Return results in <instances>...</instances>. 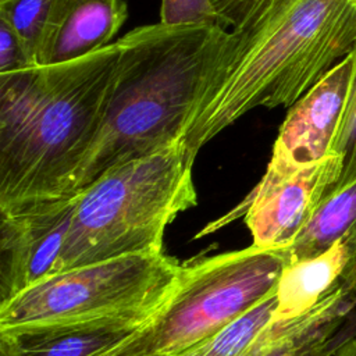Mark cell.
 <instances>
[{
  "instance_id": "6da1fadb",
  "label": "cell",
  "mask_w": 356,
  "mask_h": 356,
  "mask_svg": "<svg viewBox=\"0 0 356 356\" xmlns=\"http://www.w3.org/2000/svg\"><path fill=\"white\" fill-rule=\"evenodd\" d=\"M229 40L189 115L191 160L256 107H289L356 43V0H213Z\"/></svg>"
},
{
  "instance_id": "7a4b0ae2",
  "label": "cell",
  "mask_w": 356,
  "mask_h": 356,
  "mask_svg": "<svg viewBox=\"0 0 356 356\" xmlns=\"http://www.w3.org/2000/svg\"><path fill=\"white\" fill-rule=\"evenodd\" d=\"M117 60L113 42L68 63L0 74V213L74 195Z\"/></svg>"
},
{
  "instance_id": "3957f363",
  "label": "cell",
  "mask_w": 356,
  "mask_h": 356,
  "mask_svg": "<svg viewBox=\"0 0 356 356\" xmlns=\"http://www.w3.org/2000/svg\"><path fill=\"white\" fill-rule=\"evenodd\" d=\"M228 40L229 32L220 24L157 22L120 38L108 99L79 165L75 192L111 167L181 139Z\"/></svg>"
},
{
  "instance_id": "277c9868",
  "label": "cell",
  "mask_w": 356,
  "mask_h": 356,
  "mask_svg": "<svg viewBox=\"0 0 356 356\" xmlns=\"http://www.w3.org/2000/svg\"><path fill=\"white\" fill-rule=\"evenodd\" d=\"M181 139L117 164L74 193V211L54 273L132 253L163 252L165 228L197 202Z\"/></svg>"
},
{
  "instance_id": "5b68a950",
  "label": "cell",
  "mask_w": 356,
  "mask_h": 356,
  "mask_svg": "<svg viewBox=\"0 0 356 356\" xmlns=\"http://www.w3.org/2000/svg\"><path fill=\"white\" fill-rule=\"evenodd\" d=\"M182 264L132 253L53 273L0 302V334L17 339L68 331L138 328L167 300Z\"/></svg>"
},
{
  "instance_id": "8992f818",
  "label": "cell",
  "mask_w": 356,
  "mask_h": 356,
  "mask_svg": "<svg viewBox=\"0 0 356 356\" xmlns=\"http://www.w3.org/2000/svg\"><path fill=\"white\" fill-rule=\"evenodd\" d=\"M288 249L254 243L182 264L156 313L97 356H174L204 341L275 291Z\"/></svg>"
},
{
  "instance_id": "52a82bcc",
  "label": "cell",
  "mask_w": 356,
  "mask_h": 356,
  "mask_svg": "<svg viewBox=\"0 0 356 356\" xmlns=\"http://www.w3.org/2000/svg\"><path fill=\"white\" fill-rule=\"evenodd\" d=\"M341 170L338 156L295 164L271 154L263 178L235 210L243 209L253 243L267 249H288L334 188Z\"/></svg>"
},
{
  "instance_id": "ba28073f",
  "label": "cell",
  "mask_w": 356,
  "mask_h": 356,
  "mask_svg": "<svg viewBox=\"0 0 356 356\" xmlns=\"http://www.w3.org/2000/svg\"><path fill=\"white\" fill-rule=\"evenodd\" d=\"M74 211V195L0 213V302L54 273Z\"/></svg>"
},
{
  "instance_id": "9c48e42d",
  "label": "cell",
  "mask_w": 356,
  "mask_h": 356,
  "mask_svg": "<svg viewBox=\"0 0 356 356\" xmlns=\"http://www.w3.org/2000/svg\"><path fill=\"white\" fill-rule=\"evenodd\" d=\"M352 75L353 54L350 51L289 106L271 154L295 164L317 163L332 156Z\"/></svg>"
},
{
  "instance_id": "30bf717a",
  "label": "cell",
  "mask_w": 356,
  "mask_h": 356,
  "mask_svg": "<svg viewBox=\"0 0 356 356\" xmlns=\"http://www.w3.org/2000/svg\"><path fill=\"white\" fill-rule=\"evenodd\" d=\"M356 306V278L345 282L307 313L273 321L241 356H334L352 337L350 314Z\"/></svg>"
},
{
  "instance_id": "8fae6325",
  "label": "cell",
  "mask_w": 356,
  "mask_h": 356,
  "mask_svg": "<svg viewBox=\"0 0 356 356\" xmlns=\"http://www.w3.org/2000/svg\"><path fill=\"white\" fill-rule=\"evenodd\" d=\"M127 18L124 0H61L40 65L68 63L108 46Z\"/></svg>"
},
{
  "instance_id": "7c38bea8",
  "label": "cell",
  "mask_w": 356,
  "mask_h": 356,
  "mask_svg": "<svg viewBox=\"0 0 356 356\" xmlns=\"http://www.w3.org/2000/svg\"><path fill=\"white\" fill-rule=\"evenodd\" d=\"M355 278L356 252L345 241H337L320 254L289 260L275 288L273 321H286L307 313L332 291Z\"/></svg>"
},
{
  "instance_id": "4fadbf2b",
  "label": "cell",
  "mask_w": 356,
  "mask_h": 356,
  "mask_svg": "<svg viewBox=\"0 0 356 356\" xmlns=\"http://www.w3.org/2000/svg\"><path fill=\"white\" fill-rule=\"evenodd\" d=\"M345 241L356 252V179L334 185L288 248L289 260L312 257Z\"/></svg>"
},
{
  "instance_id": "5bb4252c",
  "label": "cell",
  "mask_w": 356,
  "mask_h": 356,
  "mask_svg": "<svg viewBox=\"0 0 356 356\" xmlns=\"http://www.w3.org/2000/svg\"><path fill=\"white\" fill-rule=\"evenodd\" d=\"M275 291L197 345L174 356H239L273 323Z\"/></svg>"
},
{
  "instance_id": "9a60e30c",
  "label": "cell",
  "mask_w": 356,
  "mask_h": 356,
  "mask_svg": "<svg viewBox=\"0 0 356 356\" xmlns=\"http://www.w3.org/2000/svg\"><path fill=\"white\" fill-rule=\"evenodd\" d=\"M134 330H79L49 337L15 339L18 342L19 356H97L118 343Z\"/></svg>"
},
{
  "instance_id": "2e32d148",
  "label": "cell",
  "mask_w": 356,
  "mask_h": 356,
  "mask_svg": "<svg viewBox=\"0 0 356 356\" xmlns=\"http://www.w3.org/2000/svg\"><path fill=\"white\" fill-rule=\"evenodd\" d=\"M61 0H1L0 19L22 40L31 60L40 65L42 53Z\"/></svg>"
},
{
  "instance_id": "e0dca14e",
  "label": "cell",
  "mask_w": 356,
  "mask_h": 356,
  "mask_svg": "<svg viewBox=\"0 0 356 356\" xmlns=\"http://www.w3.org/2000/svg\"><path fill=\"white\" fill-rule=\"evenodd\" d=\"M352 54V82L332 146V156H338L342 161L341 175L335 185H342L356 179V43Z\"/></svg>"
},
{
  "instance_id": "ac0fdd59",
  "label": "cell",
  "mask_w": 356,
  "mask_h": 356,
  "mask_svg": "<svg viewBox=\"0 0 356 356\" xmlns=\"http://www.w3.org/2000/svg\"><path fill=\"white\" fill-rule=\"evenodd\" d=\"M160 22L164 25L218 24L213 0H161Z\"/></svg>"
},
{
  "instance_id": "d6986e66",
  "label": "cell",
  "mask_w": 356,
  "mask_h": 356,
  "mask_svg": "<svg viewBox=\"0 0 356 356\" xmlns=\"http://www.w3.org/2000/svg\"><path fill=\"white\" fill-rule=\"evenodd\" d=\"M36 65L15 31L0 19V74L21 71Z\"/></svg>"
},
{
  "instance_id": "ffe728a7",
  "label": "cell",
  "mask_w": 356,
  "mask_h": 356,
  "mask_svg": "<svg viewBox=\"0 0 356 356\" xmlns=\"http://www.w3.org/2000/svg\"><path fill=\"white\" fill-rule=\"evenodd\" d=\"M334 356H356V335H352L348 339H345L338 346Z\"/></svg>"
},
{
  "instance_id": "44dd1931",
  "label": "cell",
  "mask_w": 356,
  "mask_h": 356,
  "mask_svg": "<svg viewBox=\"0 0 356 356\" xmlns=\"http://www.w3.org/2000/svg\"><path fill=\"white\" fill-rule=\"evenodd\" d=\"M0 1H1V0H0Z\"/></svg>"
},
{
  "instance_id": "7402d4cb",
  "label": "cell",
  "mask_w": 356,
  "mask_h": 356,
  "mask_svg": "<svg viewBox=\"0 0 356 356\" xmlns=\"http://www.w3.org/2000/svg\"><path fill=\"white\" fill-rule=\"evenodd\" d=\"M239 356H241V355H239Z\"/></svg>"
}]
</instances>
